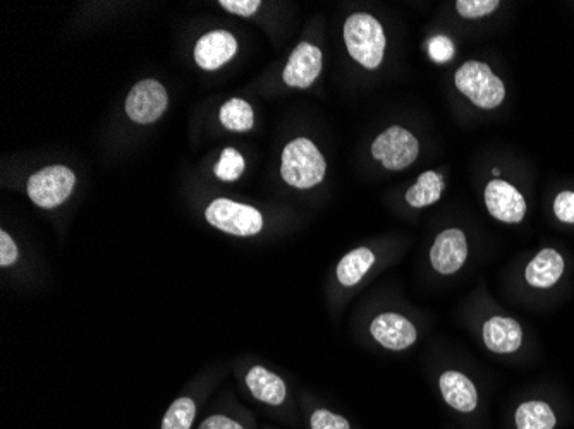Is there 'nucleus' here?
<instances>
[{"instance_id": "1", "label": "nucleus", "mask_w": 574, "mask_h": 429, "mask_svg": "<svg viewBox=\"0 0 574 429\" xmlns=\"http://www.w3.org/2000/svg\"><path fill=\"white\" fill-rule=\"evenodd\" d=\"M327 164L310 139L298 138L287 143L282 152L281 176L286 184L310 189L324 181Z\"/></svg>"}, {"instance_id": "2", "label": "nucleus", "mask_w": 574, "mask_h": 429, "mask_svg": "<svg viewBox=\"0 0 574 429\" xmlns=\"http://www.w3.org/2000/svg\"><path fill=\"white\" fill-rule=\"evenodd\" d=\"M344 42L349 55L367 69H377L384 61L385 33L370 14L349 16L344 25Z\"/></svg>"}, {"instance_id": "3", "label": "nucleus", "mask_w": 574, "mask_h": 429, "mask_svg": "<svg viewBox=\"0 0 574 429\" xmlns=\"http://www.w3.org/2000/svg\"><path fill=\"white\" fill-rule=\"evenodd\" d=\"M454 81L456 88L480 109H495L506 98V86L483 62H466L459 67Z\"/></svg>"}, {"instance_id": "4", "label": "nucleus", "mask_w": 574, "mask_h": 429, "mask_svg": "<svg viewBox=\"0 0 574 429\" xmlns=\"http://www.w3.org/2000/svg\"><path fill=\"white\" fill-rule=\"evenodd\" d=\"M205 218L212 227L231 236H257L263 229L262 213L257 208L227 198L212 201L205 212Z\"/></svg>"}, {"instance_id": "5", "label": "nucleus", "mask_w": 574, "mask_h": 429, "mask_svg": "<svg viewBox=\"0 0 574 429\" xmlns=\"http://www.w3.org/2000/svg\"><path fill=\"white\" fill-rule=\"evenodd\" d=\"M76 176L68 167L54 165L38 170L28 179V196L40 208H57L73 193Z\"/></svg>"}, {"instance_id": "6", "label": "nucleus", "mask_w": 574, "mask_h": 429, "mask_svg": "<svg viewBox=\"0 0 574 429\" xmlns=\"http://www.w3.org/2000/svg\"><path fill=\"white\" fill-rule=\"evenodd\" d=\"M420 153V143L404 127L392 126L385 129L373 141L372 155L387 170H404L410 167Z\"/></svg>"}, {"instance_id": "7", "label": "nucleus", "mask_w": 574, "mask_h": 429, "mask_svg": "<svg viewBox=\"0 0 574 429\" xmlns=\"http://www.w3.org/2000/svg\"><path fill=\"white\" fill-rule=\"evenodd\" d=\"M169 97L164 86L155 79H143L131 88L126 98V114L136 124L159 121L167 109Z\"/></svg>"}, {"instance_id": "8", "label": "nucleus", "mask_w": 574, "mask_h": 429, "mask_svg": "<svg viewBox=\"0 0 574 429\" xmlns=\"http://www.w3.org/2000/svg\"><path fill=\"white\" fill-rule=\"evenodd\" d=\"M322 50L312 45V43H300L293 54L289 57L282 79L289 88H300L306 90L317 81L322 73Z\"/></svg>"}, {"instance_id": "9", "label": "nucleus", "mask_w": 574, "mask_h": 429, "mask_svg": "<svg viewBox=\"0 0 574 429\" xmlns=\"http://www.w3.org/2000/svg\"><path fill=\"white\" fill-rule=\"evenodd\" d=\"M485 205L490 215L504 224H520L526 215V201L520 191L499 179L487 184Z\"/></svg>"}, {"instance_id": "10", "label": "nucleus", "mask_w": 574, "mask_h": 429, "mask_svg": "<svg viewBox=\"0 0 574 429\" xmlns=\"http://www.w3.org/2000/svg\"><path fill=\"white\" fill-rule=\"evenodd\" d=\"M468 242L463 230L447 229L440 232L430 249V261L440 275H452L465 265Z\"/></svg>"}, {"instance_id": "11", "label": "nucleus", "mask_w": 574, "mask_h": 429, "mask_svg": "<svg viewBox=\"0 0 574 429\" xmlns=\"http://www.w3.org/2000/svg\"><path fill=\"white\" fill-rule=\"evenodd\" d=\"M373 339L389 351H404L415 344L416 328L408 318L397 313H384L372 321L370 327Z\"/></svg>"}, {"instance_id": "12", "label": "nucleus", "mask_w": 574, "mask_h": 429, "mask_svg": "<svg viewBox=\"0 0 574 429\" xmlns=\"http://www.w3.org/2000/svg\"><path fill=\"white\" fill-rule=\"evenodd\" d=\"M238 52V42L229 31H210L195 47V61L205 71H215L231 61Z\"/></svg>"}, {"instance_id": "13", "label": "nucleus", "mask_w": 574, "mask_h": 429, "mask_svg": "<svg viewBox=\"0 0 574 429\" xmlns=\"http://www.w3.org/2000/svg\"><path fill=\"white\" fill-rule=\"evenodd\" d=\"M483 342L487 345V349L495 354H511L518 351L523 344L520 323L504 316L490 318L483 325Z\"/></svg>"}, {"instance_id": "14", "label": "nucleus", "mask_w": 574, "mask_h": 429, "mask_svg": "<svg viewBox=\"0 0 574 429\" xmlns=\"http://www.w3.org/2000/svg\"><path fill=\"white\" fill-rule=\"evenodd\" d=\"M440 392L447 404L459 412H473L477 409L478 393L473 381L458 371H447L440 376Z\"/></svg>"}, {"instance_id": "15", "label": "nucleus", "mask_w": 574, "mask_h": 429, "mask_svg": "<svg viewBox=\"0 0 574 429\" xmlns=\"http://www.w3.org/2000/svg\"><path fill=\"white\" fill-rule=\"evenodd\" d=\"M564 260L556 249H542L526 266V282L537 289H549L561 280Z\"/></svg>"}, {"instance_id": "16", "label": "nucleus", "mask_w": 574, "mask_h": 429, "mask_svg": "<svg viewBox=\"0 0 574 429\" xmlns=\"http://www.w3.org/2000/svg\"><path fill=\"white\" fill-rule=\"evenodd\" d=\"M246 385L251 395L263 404L281 405L287 397L286 383L263 366H253L246 375Z\"/></svg>"}, {"instance_id": "17", "label": "nucleus", "mask_w": 574, "mask_h": 429, "mask_svg": "<svg viewBox=\"0 0 574 429\" xmlns=\"http://www.w3.org/2000/svg\"><path fill=\"white\" fill-rule=\"evenodd\" d=\"M375 263V254L368 248H358L346 254L337 265V280L344 287H353Z\"/></svg>"}, {"instance_id": "18", "label": "nucleus", "mask_w": 574, "mask_h": 429, "mask_svg": "<svg viewBox=\"0 0 574 429\" xmlns=\"http://www.w3.org/2000/svg\"><path fill=\"white\" fill-rule=\"evenodd\" d=\"M444 188H446L444 177L434 172V170H428V172H423L422 176L418 177V181H416L413 188L408 189L406 201L413 208H425V206L434 205L440 200Z\"/></svg>"}, {"instance_id": "19", "label": "nucleus", "mask_w": 574, "mask_h": 429, "mask_svg": "<svg viewBox=\"0 0 574 429\" xmlns=\"http://www.w3.org/2000/svg\"><path fill=\"white\" fill-rule=\"evenodd\" d=\"M219 119L222 126L229 131H234V133H246L255 124V114H253L250 103L239 100V98H231L229 102L222 105Z\"/></svg>"}, {"instance_id": "20", "label": "nucleus", "mask_w": 574, "mask_h": 429, "mask_svg": "<svg viewBox=\"0 0 574 429\" xmlns=\"http://www.w3.org/2000/svg\"><path fill=\"white\" fill-rule=\"evenodd\" d=\"M518 429H554L556 416L545 402H526L516 411Z\"/></svg>"}, {"instance_id": "21", "label": "nucleus", "mask_w": 574, "mask_h": 429, "mask_svg": "<svg viewBox=\"0 0 574 429\" xmlns=\"http://www.w3.org/2000/svg\"><path fill=\"white\" fill-rule=\"evenodd\" d=\"M196 416V405L188 397L178 399L165 412L162 429H191Z\"/></svg>"}, {"instance_id": "22", "label": "nucleus", "mask_w": 574, "mask_h": 429, "mask_svg": "<svg viewBox=\"0 0 574 429\" xmlns=\"http://www.w3.org/2000/svg\"><path fill=\"white\" fill-rule=\"evenodd\" d=\"M245 157L236 148H226L220 155L219 162L215 165V176L220 181L234 182L245 172Z\"/></svg>"}, {"instance_id": "23", "label": "nucleus", "mask_w": 574, "mask_h": 429, "mask_svg": "<svg viewBox=\"0 0 574 429\" xmlns=\"http://www.w3.org/2000/svg\"><path fill=\"white\" fill-rule=\"evenodd\" d=\"M501 6L499 0H458L456 9L466 19H480L494 13Z\"/></svg>"}, {"instance_id": "24", "label": "nucleus", "mask_w": 574, "mask_h": 429, "mask_svg": "<svg viewBox=\"0 0 574 429\" xmlns=\"http://www.w3.org/2000/svg\"><path fill=\"white\" fill-rule=\"evenodd\" d=\"M428 55L432 61L444 64L454 57V45L444 35H437V37L430 38V42H428Z\"/></svg>"}, {"instance_id": "25", "label": "nucleus", "mask_w": 574, "mask_h": 429, "mask_svg": "<svg viewBox=\"0 0 574 429\" xmlns=\"http://www.w3.org/2000/svg\"><path fill=\"white\" fill-rule=\"evenodd\" d=\"M310 424H312V429H351L344 417L332 414L327 409H318L313 412Z\"/></svg>"}, {"instance_id": "26", "label": "nucleus", "mask_w": 574, "mask_h": 429, "mask_svg": "<svg viewBox=\"0 0 574 429\" xmlns=\"http://www.w3.org/2000/svg\"><path fill=\"white\" fill-rule=\"evenodd\" d=\"M554 213L564 224H574V193L562 191L554 201Z\"/></svg>"}, {"instance_id": "27", "label": "nucleus", "mask_w": 574, "mask_h": 429, "mask_svg": "<svg viewBox=\"0 0 574 429\" xmlns=\"http://www.w3.org/2000/svg\"><path fill=\"white\" fill-rule=\"evenodd\" d=\"M219 4L229 13L238 14L243 18H250L262 6L260 0H220Z\"/></svg>"}, {"instance_id": "28", "label": "nucleus", "mask_w": 574, "mask_h": 429, "mask_svg": "<svg viewBox=\"0 0 574 429\" xmlns=\"http://www.w3.org/2000/svg\"><path fill=\"white\" fill-rule=\"evenodd\" d=\"M19 251L16 242L11 239L6 230L0 232V266L7 268V266L14 265L18 261Z\"/></svg>"}, {"instance_id": "29", "label": "nucleus", "mask_w": 574, "mask_h": 429, "mask_svg": "<svg viewBox=\"0 0 574 429\" xmlns=\"http://www.w3.org/2000/svg\"><path fill=\"white\" fill-rule=\"evenodd\" d=\"M200 429H245L238 421H234L231 417L226 416H212L203 421Z\"/></svg>"}]
</instances>
